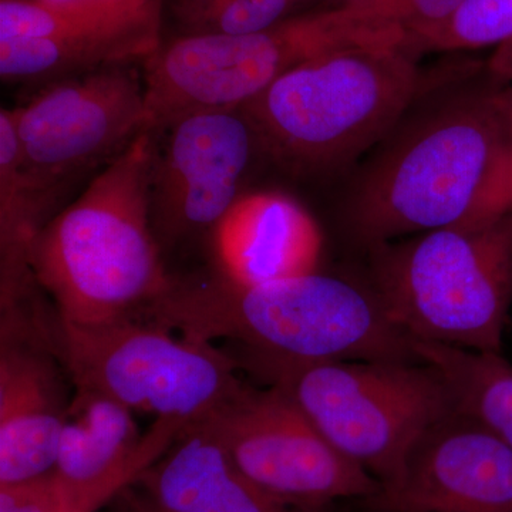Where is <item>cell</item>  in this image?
Instances as JSON below:
<instances>
[{"label": "cell", "instance_id": "1", "mask_svg": "<svg viewBox=\"0 0 512 512\" xmlns=\"http://www.w3.org/2000/svg\"><path fill=\"white\" fill-rule=\"evenodd\" d=\"M140 318L185 339L237 343L248 359L417 360L373 289L312 274L244 285L214 274L171 284Z\"/></svg>", "mask_w": 512, "mask_h": 512}, {"label": "cell", "instance_id": "2", "mask_svg": "<svg viewBox=\"0 0 512 512\" xmlns=\"http://www.w3.org/2000/svg\"><path fill=\"white\" fill-rule=\"evenodd\" d=\"M157 136L144 131L40 229L29 262L57 318L76 325L140 319L171 284L151 224Z\"/></svg>", "mask_w": 512, "mask_h": 512}, {"label": "cell", "instance_id": "3", "mask_svg": "<svg viewBox=\"0 0 512 512\" xmlns=\"http://www.w3.org/2000/svg\"><path fill=\"white\" fill-rule=\"evenodd\" d=\"M421 82L407 46L346 47L295 67L238 110L259 153L289 174L313 177L349 164L389 134Z\"/></svg>", "mask_w": 512, "mask_h": 512}, {"label": "cell", "instance_id": "4", "mask_svg": "<svg viewBox=\"0 0 512 512\" xmlns=\"http://www.w3.org/2000/svg\"><path fill=\"white\" fill-rule=\"evenodd\" d=\"M372 251V289L397 328L421 342L501 353L512 306V212Z\"/></svg>", "mask_w": 512, "mask_h": 512}, {"label": "cell", "instance_id": "5", "mask_svg": "<svg viewBox=\"0 0 512 512\" xmlns=\"http://www.w3.org/2000/svg\"><path fill=\"white\" fill-rule=\"evenodd\" d=\"M505 144L495 93L451 101L367 171L350 201V229L373 248L467 224Z\"/></svg>", "mask_w": 512, "mask_h": 512}, {"label": "cell", "instance_id": "6", "mask_svg": "<svg viewBox=\"0 0 512 512\" xmlns=\"http://www.w3.org/2000/svg\"><path fill=\"white\" fill-rule=\"evenodd\" d=\"M396 26L356 9H313L238 36H175L143 63L148 127L200 110H237L295 67L335 50L404 45Z\"/></svg>", "mask_w": 512, "mask_h": 512}, {"label": "cell", "instance_id": "7", "mask_svg": "<svg viewBox=\"0 0 512 512\" xmlns=\"http://www.w3.org/2000/svg\"><path fill=\"white\" fill-rule=\"evenodd\" d=\"M284 392L340 454L380 485L413 444L456 410L446 380L423 360L244 359Z\"/></svg>", "mask_w": 512, "mask_h": 512}, {"label": "cell", "instance_id": "8", "mask_svg": "<svg viewBox=\"0 0 512 512\" xmlns=\"http://www.w3.org/2000/svg\"><path fill=\"white\" fill-rule=\"evenodd\" d=\"M53 352L76 390L187 426L245 386L237 360L210 343L174 338L146 319L76 325L57 318Z\"/></svg>", "mask_w": 512, "mask_h": 512}, {"label": "cell", "instance_id": "9", "mask_svg": "<svg viewBox=\"0 0 512 512\" xmlns=\"http://www.w3.org/2000/svg\"><path fill=\"white\" fill-rule=\"evenodd\" d=\"M143 63L107 64L46 84L10 109L30 187L50 211L70 184L103 170L150 130Z\"/></svg>", "mask_w": 512, "mask_h": 512}, {"label": "cell", "instance_id": "10", "mask_svg": "<svg viewBox=\"0 0 512 512\" xmlns=\"http://www.w3.org/2000/svg\"><path fill=\"white\" fill-rule=\"evenodd\" d=\"M204 420L234 466L282 503L326 510L338 501L367 503L382 488L274 386L259 390L245 384Z\"/></svg>", "mask_w": 512, "mask_h": 512}, {"label": "cell", "instance_id": "11", "mask_svg": "<svg viewBox=\"0 0 512 512\" xmlns=\"http://www.w3.org/2000/svg\"><path fill=\"white\" fill-rule=\"evenodd\" d=\"M154 133L151 224L164 252L211 234L241 197L259 147L238 109L192 111Z\"/></svg>", "mask_w": 512, "mask_h": 512}, {"label": "cell", "instance_id": "12", "mask_svg": "<svg viewBox=\"0 0 512 512\" xmlns=\"http://www.w3.org/2000/svg\"><path fill=\"white\" fill-rule=\"evenodd\" d=\"M366 504L387 512H512V450L454 410L413 444Z\"/></svg>", "mask_w": 512, "mask_h": 512}, {"label": "cell", "instance_id": "13", "mask_svg": "<svg viewBox=\"0 0 512 512\" xmlns=\"http://www.w3.org/2000/svg\"><path fill=\"white\" fill-rule=\"evenodd\" d=\"M185 427L178 421L157 420L143 434L127 407L77 390L53 470L64 510L96 511L163 456Z\"/></svg>", "mask_w": 512, "mask_h": 512}, {"label": "cell", "instance_id": "14", "mask_svg": "<svg viewBox=\"0 0 512 512\" xmlns=\"http://www.w3.org/2000/svg\"><path fill=\"white\" fill-rule=\"evenodd\" d=\"M116 497L121 512H326L282 503L259 490L204 419L188 424Z\"/></svg>", "mask_w": 512, "mask_h": 512}, {"label": "cell", "instance_id": "15", "mask_svg": "<svg viewBox=\"0 0 512 512\" xmlns=\"http://www.w3.org/2000/svg\"><path fill=\"white\" fill-rule=\"evenodd\" d=\"M55 352L32 335H2L0 349V485L47 476L69 407Z\"/></svg>", "mask_w": 512, "mask_h": 512}, {"label": "cell", "instance_id": "16", "mask_svg": "<svg viewBox=\"0 0 512 512\" xmlns=\"http://www.w3.org/2000/svg\"><path fill=\"white\" fill-rule=\"evenodd\" d=\"M210 235L217 274L244 285L312 274L323 251L311 212L279 191L242 194Z\"/></svg>", "mask_w": 512, "mask_h": 512}, {"label": "cell", "instance_id": "17", "mask_svg": "<svg viewBox=\"0 0 512 512\" xmlns=\"http://www.w3.org/2000/svg\"><path fill=\"white\" fill-rule=\"evenodd\" d=\"M161 43V30L143 28L3 39L0 40V76L6 83L43 87L107 64L146 62Z\"/></svg>", "mask_w": 512, "mask_h": 512}, {"label": "cell", "instance_id": "18", "mask_svg": "<svg viewBox=\"0 0 512 512\" xmlns=\"http://www.w3.org/2000/svg\"><path fill=\"white\" fill-rule=\"evenodd\" d=\"M414 355L436 367L458 412L480 421L512 450V365L501 353L413 340Z\"/></svg>", "mask_w": 512, "mask_h": 512}, {"label": "cell", "instance_id": "19", "mask_svg": "<svg viewBox=\"0 0 512 512\" xmlns=\"http://www.w3.org/2000/svg\"><path fill=\"white\" fill-rule=\"evenodd\" d=\"M311 0H170L177 36H238L262 32L298 15Z\"/></svg>", "mask_w": 512, "mask_h": 512}, {"label": "cell", "instance_id": "20", "mask_svg": "<svg viewBox=\"0 0 512 512\" xmlns=\"http://www.w3.org/2000/svg\"><path fill=\"white\" fill-rule=\"evenodd\" d=\"M512 42V0H461L446 19L410 33L407 47L414 55L498 49Z\"/></svg>", "mask_w": 512, "mask_h": 512}, {"label": "cell", "instance_id": "21", "mask_svg": "<svg viewBox=\"0 0 512 512\" xmlns=\"http://www.w3.org/2000/svg\"><path fill=\"white\" fill-rule=\"evenodd\" d=\"M461 0H359L350 8L367 18L396 26L406 36L429 28L450 16Z\"/></svg>", "mask_w": 512, "mask_h": 512}, {"label": "cell", "instance_id": "22", "mask_svg": "<svg viewBox=\"0 0 512 512\" xmlns=\"http://www.w3.org/2000/svg\"><path fill=\"white\" fill-rule=\"evenodd\" d=\"M57 8L86 13L96 18L163 28L167 0H42Z\"/></svg>", "mask_w": 512, "mask_h": 512}, {"label": "cell", "instance_id": "23", "mask_svg": "<svg viewBox=\"0 0 512 512\" xmlns=\"http://www.w3.org/2000/svg\"><path fill=\"white\" fill-rule=\"evenodd\" d=\"M0 512H66L53 471L33 480L0 485Z\"/></svg>", "mask_w": 512, "mask_h": 512}, {"label": "cell", "instance_id": "24", "mask_svg": "<svg viewBox=\"0 0 512 512\" xmlns=\"http://www.w3.org/2000/svg\"><path fill=\"white\" fill-rule=\"evenodd\" d=\"M512 212V144H505L481 188L467 224Z\"/></svg>", "mask_w": 512, "mask_h": 512}, {"label": "cell", "instance_id": "25", "mask_svg": "<svg viewBox=\"0 0 512 512\" xmlns=\"http://www.w3.org/2000/svg\"><path fill=\"white\" fill-rule=\"evenodd\" d=\"M487 67L495 77L512 82V42L495 49Z\"/></svg>", "mask_w": 512, "mask_h": 512}, {"label": "cell", "instance_id": "26", "mask_svg": "<svg viewBox=\"0 0 512 512\" xmlns=\"http://www.w3.org/2000/svg\"><path fill=\"white\" fill-rule=\"evenodd\" d=\"M495 103L503 120L505 140L508 144H512V87L495 93Z\"/></svg>", "mask_w": 512, "mask_h": 512}, {"label": "cell", "instance_id": "27", "mask_svg": "<svg viewBox=\"0 0 512 512\" xmlns=\"http://www.w3.org/2000/svg\"><path fill=\"white\" fill-rule=\"evenodd\" d=\"M356 2L359 0H311V5H315V9H338L346 8Z\"/></svg>", "mask_w": 512, "mask_h": 512}, {"label": "cell", "instance_id": "28", "mask_svg": "<svg viewBox=\"0 0 512 512\" xmlns=\"http://www.w3.org/2000/svg\"><path fill=\"white\" fill-rule=\"evenodd\" d=\"M370 510H372V512H387V511L377 510V508H372V507H370Z\"/></svg>", "mask_w": 512, "mask_h": 512}, {"label": "cell", "instance_id": "29", "mask_svg": "<svg viewBox=\"0 0 512 512\" xmlns=\"http://www.w3.org/2000/svg\"><path fill=\"white\" fill-rule=\"evenodd\" d=\"M170 2V0H167V3Z\"/></svg>", "mask_w": 512, "mask_h": 512}]
</instances>
